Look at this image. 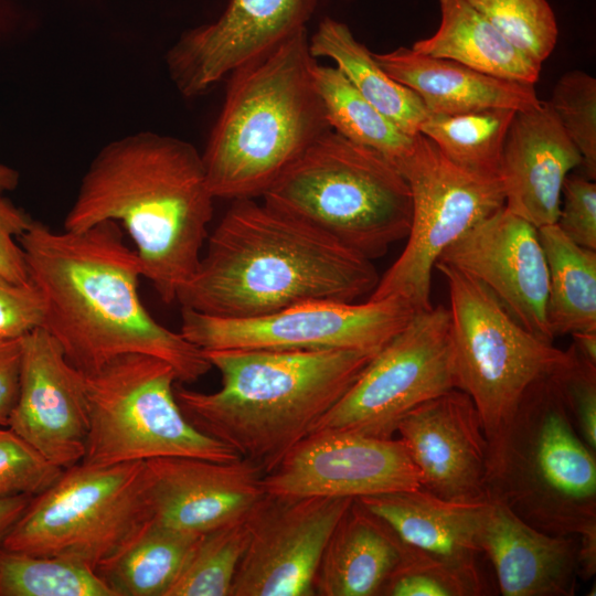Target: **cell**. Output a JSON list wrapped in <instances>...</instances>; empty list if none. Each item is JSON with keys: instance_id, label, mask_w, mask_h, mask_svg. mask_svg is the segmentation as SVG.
<instances>
[{"instance_id": "obj_29", "label": "cell", "mask_w": 596, "mask_h": 596, "mask_svg": "<svg viewBox=\"0 0 596 596\" xmlns=\"http://www.w3.org/2000/svg\"><path fill=\"white\" fill-rule=\"evenodd\" d=\"M538 231L549 268L551 336L596 330V251L577 245L556 224Z\"/></svg>"}, {"instance_id": "obj_6", "label": "cell", "mask_w": 596, "mask_h": 596, "mask_svg": "<svg viewBox=\"0 0 596 596\" xmlns=\"http://www.w3.org/2000/svg\"><path fill=\"white\" fill-rule=\"evenodd\" d=\"M553 374L534 381L489 443L487 499L554 535L596 539V457Z\"/></svg>"}, {"instance_id": "obj_18", "label": "cell", "mask_w": 596, "mask_h": 596, "mask_svg": "<svg viewBox=\"0 0 596 596\" xmlns=\"http://www.w3.org/2000/svg\"><path fill=\"white\" fill-rule=\"evenodd\" d=\"M8 427L62 469L85 456L89 419L84 374L44 328L22 338L19 392Z\"/></svg>"}, {"instance_id": "obj_42", "label": "cell", "mask_w": 596, "mask_h": 596, "mask_svg": "<svg viewBox=\"0 0 596 596\" xmlns=\"http://www.w3.org/2000/svg\"><path fill=\"white\" fill-rule=\"evenodd\" d=\"M22 339L0 340V426H8L19 392Z\"/></svg>"}, {"instance_id": "obj_40", "label": "cell", "mask_w": 596, "mask_h": 596, "mask_svg": "<svg viewBox=\"0 0 596 596\" xmlns=\"http://www.w3.org/2000/svg\"><path fill=\"white\" fill-rule=\"evenodd\" d=\"M45 306L31 281L13 283L0 276V340L22 339L43 327Z\"/></svg>"}, {"instance_id": "obj_38", "label": "cell", "mask_w": 596, "mask_h": 596, "mask_svg": "<svg viewBox=\"0 0 596 596\" xmlns=\"http://www.w3.org/2000/svg\"><path fill=\"white\" fill-rule=\"evenodd\" d=\"M553 376L582 439L596 451V364L582 359L573 345Z\"/></svg>"}, {"instance_id": "obj_19", "label": "cell", "mask_w": 596, "mask_h": 596, "mask_svg": "<svg viewBox=\"0 0 596 596\" xmlns=\"http://www.w3.org/2000/svg\"><path fill=\"white\" fill-rule=\"evenodd\" d=\"M421 473V487L451 501L487 499L489 444L470 396L449 390L408 412L396 432Z\"/></svg>"}, {"instance_id": "obj_26", "label": "cell", "mask_w": 596, "mask_h": 596, "mask_svg": "<svg viewBox=\"0 0 596 596\" xmlns=\"http://www.w3.org/2000/svg\"><path fill=\"white\" fill-rule=\"evenodd\" d=\"M436 32L413 43L418 54L458 62L478 72L534 85L541 64L512 45L466 0H439Z\"/></svg>"}, {"instance_id": "obj_39", "label": "cell", "mask_w": 596, "mask_h": 596, "mask_svg": "<svg viewBox=\"0 0 596 596\" xmlns=\"http://www.w3.org/2000/svg\"><path fill=\"white\" fill-rule=\"evenodd\" d=\"M556 225L574 243L596 249V184L582 175H567L562 188Z\"/></svg>"}, {"instance_id": "obj_13", "label": "cell", "mask_w": 596, "mask_h": 596, "mask_svg": "<svg viewBox=\"0 0 596 596\" xmlns=\"http://www.w3.org/2000/svg\"><path fill=\"white\" fill-rule=\"evenodd\" d=\"M417 310L390 296L363 304L308 301L254 318H220L181 308L180 333L202 351L368 350L379 351Z\"/></svg>"}, {"instance_id": "obj_14", "label": "cell", "mask_w": 596, "mask_h": 596, "mask_svg": "<svg viewBox=\"0 0 596 596\" xmlns=\"http://www.w3.org/2000/svg\"><path fill=\"white\" fill-rule=\"evenodd\" d=\"M353 501L265 493L246 518L248 542L230 596H313L324 549Z\"/></svg>"}, {"instance_id": "obj_25", "label": "cell", "mask_w": 596, "mask_h": 596, "mask_svg": "<svg viewBox=\"0 0 596 596\" xmlns=\"http://www.w3.org/2000/svg\"><path fill=\"white\" fill-rule=\"evenodd\" d=\"M409 552L382 520L354 499L324 549L315 595H381Z\"/></svg>"}, {"instance_id": "obj_43", "label": "cell", "mask_w": 596, "mask_h": 596, "mask_svg": "<svg viewBox=\"0 0 596 596\" xmlns=\"http://www.w3.org/2000/svg\"><path fill=\"white\" fill-rule=\"evenodd\" d=\"M33 497L18 496L0 499V546Z\"/></svg>"}, {"instance_id": "obj_5", "label": "cell", "mask_w": 596, "mask_h": 596, "mask_svg": "<svg viewBox=\"0 0 596 596\" xmlns=\"http://www.w3.org/2000/svg\"><path fill=\"white\" fill-rule=\"evenodd\" d=\"M307 29L228 75L202 161L215 199L263 196L330 130L312 76Z\"/></svg>"}, {"instance_id": "obj_2", "label": "cell", "mask_w": 596, "mask_h": 596, "mask_svg": "<svg viewBox=\"0 0 596 596\" xmlns=\"http://www.w3.org/2000/svg\"><path fill=\"white\" fill-rule=\"evenodd\" d=\"M372 260L264 201L234 200L207 238L181 308L220 318H254L308 301L371 294Z\"/></svg>"}, {"instance_id": "obj_10", "label": "cell", "mask_w": 596, "mask_h": 596, "mask_svg": "<svg viewBox=\"0 0 596 596\" xmlns=\"http://www.w3.org/2000/svg\"><path fill=\"white\" fill-rule=\"evenodd\" d=\"M435 268L449 290L458 389L472 400L489 444L524 391L561 368L568 352L528 331L477 280L439 262Z\"/></svg>"}, {"instance_id": "obj_7", "label": "cell", "mask_w": 596, "mask_h": 596, "mask_svg": "<svg viewBox=\"0 0 596 596\" xmlns=\"http://www.w3.org/2000/svg\"><path fill=\"white\" fill-rule=\"evenodd\" d=\"M263 201L372 260L405 238L412 194L402 173L375 151L332 129L268 188Z\"/></svg>"}, {"instance_id": "obj_35", "label": "cell", "mask_w": 596, "mask_h": 596, "mask_svg": "<svg viewBox=\"0 0 596 596\" xmlns=\"http://www.w3.org/2000/svg\"><path fill=\"white\" fill-rule=\"evenodd\" d=\"M565 132L582 156L585 177H596V78L583 71L563 74L549 100Z\"/></svg>"}, {"instance_id": "obj_31", "label": "cell", "mask_w": 596, "mask_h": 596, "mask_svg": "<svg viewBox=\"0 0 596 596\" xmlns=\"http://www.w3.org/2000/svg\"><path fill=\"white\" fill-rule=\"evenodd\" d=\"M510 108L441 115L427 114L419 132L457 166L487 175H499L504 140L514 117Z\"/></svg>"}, {"instance_id": "obj_24", "label": "cell", "mask_w": 596, "mask_h": 596, "mask_svg": "<svg viewBox=\"0 0 596 596\" xmlns=\"http://www.w3.org/2000/svg\"><path fill=\"white\" fill-rule=\"evenodd\" d=\"M373 56L393 79L421 98L427 114L456 115L487 108L519 111L542 102L532 84L490 76L451 60L418 54L411 47Z\"/></svg>"}, {"instance_id": "obj_30", "label": "cell", "mask_w": 596, "mask_h": 596, "mask_svg": "<svg viewBox=\"0 0 596 596\" xmlns=\"http://www.w3.org/2000/svg\"><path fill=\"white\" fill-rule=\"evenodd\" d=\"M312 76L330 128L375 151L398 170L413 150L414 136L370 104L336 66L316 62Z\"/></svg>"}, {"instance_id": "obj_41", "label": "cell", "mask_w": 596, "mask_h": 596, "mask_svg": "<svg viewBox=\"0 0 596 596\" xmlns=\"http://www.w3.org/2000/svg\"><path fill=\"white\" fill-rule=\"evenodd\" d=\"M31 222L22 210L4 200L0 192V276L13 283L30 280L19 237Z\"/></svg>"}, {"instance_id": "obj_8", "label": "cell", "mask_w": 596, "mask_h": 596, "mask_svg": "<svg viewBox=\"0 0 596 596\" xmlns=\"http://www.w3.org/2000/svg\"><path fill=\"white\" fill-rule=\"evenodd\" d=\"M153 519L146 461L77 464L30 501L1 547L96 570Z\"/></svg>"}, {"instance_id": "obj_21", "label": "cell", "mask_w": 596, "mask_h": 596, "mask_svg": "<svg viewBox=\"0 0 596 596\" xmlns=\"http://www.w3.org/2000/svg\"><path fill=\"white\" fill-rule=\"evenodd\" d=\"M578 166L582 156L549 102L515 111L499 168L504 206L536 228L556 224L565 178Z\"/></svg>"}, {"instance_id": "obj_16", "label": "cell", "mask_w": 596, "mask_h": 596, "mask_svg": "<svg viewBox=\"0 0 596 596\" xmlns=\"http://www.w3.org/2000/svg\"><path fill=\"white\" fill-rule=\"evenodd\" d=\"M437 262L477 280L522 327L553 343L546 321L549 268L539 231L530 222L503 206Z\"/></svg>"}, {"instance_id": "obj_17", "label": "cell", "mask_w": 596, "mask_h": 596, "mask_svg": "<svg viewBox=\"0 0 596 596\" xmlns=\"http://www.w3.org/2000/svg\"><path fill=\"white\" fill-rule=\"evenodd\" d=\"M318 0H228L212 23L188 31L167 65L183 96L206 93L243 64L307 29Z\"/></svg>"}, {"instance_id": "obj_27", "label": "cell", "mask_w": 596, "mask_h": 596, "mask_svg": "<svg viewBox=\"0 0 596 596\" xmlns=\"http://www.w3.org/2000/svg\"><path fill=\"white\" fill-rule=\"evenodd\" d=\"M309 50L315 58L332 60L353 87L400 129L409 136L419 132L427 116L421 98L393 79L345 23L323 19L309 38Z\"/></svg>"}, {"instance_id": "obj_3", "label": "cell", "mask_w": 596, "mask_h": 596, "mask_svg": "<svg viewBox=\"0 0 596 596\" xmlns=\"http://www.w3.org/2000/svg\"><path fill=\"white\" fill-rule=\"evenodd\" d=\"M214 199L202 156L191 143L141 131L95 156L64 230L120 222L135 244L142 277L171 304L198 268Z\"/></svg>"}, {"instance_id": "obj_32", "label": "cell", "mask_w": 596, "mask_h": 596, "mask_svg": "<svg viewBox=\"0 0 596 596\" xmlns=\"http://www.w3.org/2000/svg\"><path fill=\"white\" fill-rule=\"evenodd\" d=\"M0 596H114L96 571L77 561L0 546Z\"/></svg>"}, {"instance_id": "obj_45", "label": "cell", "mask_w": 596, "mask_h": 596, "mask_svg": "<svg viewBox=\"0 0 596 596\" xmlns=\"http://www.w3.org/2000/svg\"><path fill=\"white\" fill-rule=\"evenodd\" d=\"M17 183V173L0 164V192L12 189Z\"/></svg>"}, {"instance_id": "obj_34", "label": "cell", "mask_w": 596, "mask_h": 596, "mask_svg": "<svg viewBox=\"0 0 596 596\" xmlns=\"http://www.w3.org/2000/svg\"><path fill=\"white\" fill-rule=\"evenodd\" d=\"M512 45L542 65L558 38L556 17L547 0H466Z\"/></svg>"}, {"instance_id": "obj_28", "label": "cell", "mask_w": 596, "mask_h": 596, "mask_svg": "<svg viewBox=\"0 0 596 596\" xmlns=\"http://www.w3.org/2000/svg\"><path fill=\"white\" fill-rule=\"evenodd\" d=\"M199 535L151 519L95 571L114 596H166Z\"/></svg>"}, {"instance_id": "obj_23", "label": "cell", "mask_w": 596, "mask_h": 596, "mask_svg": "<svg viewBox=\"0 0 596 596\" xmlns=\"http://www.w3.org/2000/svg\"><path fill=\"white\" fill-rule=\"evenodd\" d=\"M411 551L482 581L478 538L488 508L481 501H451L419 487L356 499Z\"/></svg>"}, {"instance_id": "obj_44", "label": "cell", "mask_w": 596, "mask_h": 596, "mask_svg": "<svg viewBox=\"0 0 596 596\" xmlns=\"http://www.w3.org/2000/svg\"><path fill=\"white\" fill-rule=\"evenodd\" d=\"M572 337L576 353L585 361L596 364V330L575 332Z\"/></svg>"}, {"instance_id": "obj_11", "label": "cell", "mask_w": 596, "mask_h": 596, "mask_svg": "<svg viewBox=\"0 0 596 596\" xmlns=\"http://www.w3.org/2000/svg\"><path fill=\"white\" fill-rule=\"evenodd\" d=\"M398 171L412 194L407 242L369 299L397 296L421 311L433 307L432 275L441 253L503 207L504 193L499 175L457 166L421 132Z\"/></svg>"}, {"instance_id": "obj_22", "label": "cell", "mask_w": 596, "mask_h": 596, "mask_svg": "<svg viewBox=\"0 0 596 596\" xmlns=\"http://www.w3.org/2000/svg\"><path fill=\"white\" fill-rule=\"evenodd\" d=\"M488 501L478 544L492 563L501 595H575L578 538L540 531L502 503Z\"/></svg>"}, {"instance_id": "obj_12", "label": "cell", "mask_w": 596, "mask_h": 596, "mask_svg": "<svg viewBox=\"0 0 596 596\" xmlns=\"http://www.w3.org/2000/svg\"><path fill=\"white\" fill-rule=\"evenodd\" d=\"M458 385L449 309L421 310L377 351L312 432L393 437L408 412Z\"/></svg>"}, {"instance_id": "obj_1", "label": "cell", "mask_w": 596, "mask_h": 596, "mask_svg": "<svg viewBox=\"0 0 596 596\" xmlns=\"http://www.w3.org/2000/svg\"><path fill=\"white\" fill-rule=\"evenodd\" d=\"M19 243L44 300L42 328L84 375L134 353L167 362L179 383H193L212 369L202 350L155 320L141 302L140 260L118 223L56 232L32 220Z\"/></svg>"}, {"instance_id": "obj_37", "label": "cell", "mask_w": 596, "mask_h": 596, "mask_svg": "<svg viewBox=\"0 0 596 596\" xmlns=\"http://www.w3.org/2000/svg\"><path fill=\"white\" fill-rule=\"evenodd\" d=\"M3 427L0 426V499L42 493L64 469L46 459L10 427Z\"/></svg>"}, {"instance_id": "obj_20", "label": "cell", "mask_w": 596, "mask_h": 596, "mask_svg": "<svg viewBox=\"0 0 596 596\" xmlns=\"http://www.w3.org/2000/svg\"><path fill=\"white\" fill-rule=\"evenodd\" d=\"M147 462L153 519L202 534L244 520L265 496L263 470L246 458L160 457Z\"/></svg>"}, {"instance_id": "obj_9", "label": "cell", "mask_w": 596, "mask_h": 596, "mask_svg": "<svg viewBox=\"0 0 596 596\" xmlns=\"http://www.w3.org/2000/svg\"><path fill=\"white\" fill-rule=\"evenodd\" d=\"M177 374L147 354H125L84 375L89 428L82 464L110 466L160 457L230 461L241 456L195 428L175 395Z\"/></svg>"}, {"instance_id": "obj_4", "label": "cell", "mask_w": 596, "mask_h": 596, "mask_svg": "<svg viewBox=\"0 0 596 596\" xmlns=\"http://www.w3.org/2000/svg\"><path fill=\"white\" fill-rule=\"evenodd\" d=\"M203 353L220 372L221 389L204 393L175 385L183 415L265 475L312 433L377 351L225 349Z\"/></svg>"}, {"instance_id": "obj_15", "label": "cell", "mask_w": 596, "mask_h": 596, "mask_svg": "<svg viewBox=\"0 0 596 596\" xmlns=\"http://www.w3.org/2000/svg\"><path fill=\"white\" fill-rule=\"evenodd\" d=\"M266 494L358 499L421 487L403 443L340 429L310 433L263 476Z\"/></svg>"}, {"instance_id": "obj_33", "label": "cell", "mask_w": 596, "mask_h": 596, "mask_svg": "<svg viewBox=\"0 0 596 596\" xmlns=\"http://www.w3.org/2000/svg\"><path fill=\"white\" fill-rule=\"evenodd\" d=\"M246 518L200 534L166 596H230L248 542Z\"/></svg>"}, {"instance_id": "obj_36", "label": "cell", "mask_w": 596, "mask_h": 596, "mask_svg": "<svg viewBox=\"0 0 596 596\" xmlns=\"http://www.w3.org/2000/svg\"><path fill=\"white\" fill-rule=\"evenodd\" d=\"M485 594L487 589L482 581L414 551L409 552L381 593L386 596H479Z\"/></svg>"}]
</instances>
